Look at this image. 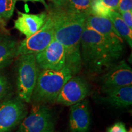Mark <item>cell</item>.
<instances>
[{
  "label": "cell",
  "mask_w": 132,
  "mask_h": 132,
  "mask_svg": "<svg viewBox=\"0 0 132 132\" xmlns=\"http://www.w3.org/2000/svg\"><path fill=\"white\" fill-rule=\"evenodd\" d=\"M107 132H131V130L127 131L124 123L119 122L114 123L107 130Z\"/></svg>",
  "instance_id": "21"
},
{
  "label": "cell",
  "mask_w": 132,
  "mask_h": 132,
  "mask_svg": "<svg viewBox=\"0 0 132 132\" xmlns=\"http://www.w3.org/2000/svg\"><path fill=\"white\" fill-rule=\"evenodd\" d=\"M53 3V5L56 7H65L68 0H48Z\"/></svg>",
  "instance_id": "25"
},
{
  "label": "cell",
  "mask_w": 132,
  "mask_h": 132,
  "mask_svg": "<svg viewBox=\"0 0 132 132\" xmlns=\"http://www.w3.org/2000/svg\"><path fill=\"white\" fill-rule=\"evenodd\" d=\"M72 76L66 66L60 70L40 69L31 102L34 104L55 103L64 84Z\"/></svg>",
  "instance_id": "3"
},
{
  "label": "cell",
  "mask_w": 132,
  "mask_h": 132,
  "mask_svg": "<svg viewBox=\"0 0 132 132\" xmlns=\"http://www.w3.org/2000/svg\"><path fill=\"white\" fill-rule=\"evenodd\" d=\"M102 81L103 92L116 87L132 85L131 67L125 61L116 62L106 71Z\"/></svg>",
  "instance_id": "11"
},
{
  "label": "cell",
  "mask_w": 132,
  "mask_h": 132,
  "mask_svg": "<svg viewBox=\"0 0 132 132\" xmlns=\"http://www.w3.org/2000/svg\"><path fill=\"white\" fill-rule=\"evenodd\" d=\"M19 1H23L24 2H28V1H32V2H39L44 4V6L46 7V9H48V6L47 3L45 2V0H19Z\"/></svg>",
  "instance_id": "26"
},
{
  "label": "cell",
  "mask_w": 132,
  "mask_h": 132,
  "mask_svg": "<svg viewBox=\"0 0 132 132\" xmlns=\"http://www.w3.org/2000/svg\"><path fill=\"white\" fill-rule=\"evenodd\" d=\"M90 92V85L85 78L77 75H73L64 84L55 103L70 106L85 100Z\"/></svg>",
  "instance_id": "9"
},
{
  "label": "cell",
  "mask_w": 132,
  "mask_h": 132,
  "mask_svg": "<svg viewBox=\"0 0 132 132\" xmlns=\"http://www.w3.org/2000/svg\"><path fill=\"white\" fill-rule=\"evenodd\" d=\"M124 22L132 29V11H118Z\"/></svg>",
  "instance_id": "23"
},
{
  "label": "cell",
  "mask_w": 132,
  "mask_h": 132,
  "mask_svg": "<svg viewBox=\"0 0 132 132\" xmlns=\"http://www.w3.org/2000/svg\"><path fill=\"white\" fill-rule=\"evenodd\" d=\"M52 21L54 37L65 51V66L73 75L81 70V37L87 15L72 12L63 7L53 6L47 9Z\"/></svg>",
  "instance_id": "1"
},
{
  "label": "cell",
  "mask_w": 132,
  "mask_h": 132,
  "mask_svg": "<svg viewBox=\"0 0 132 132\" xmlns=\"http://www.w3.org/2000/svg\"><path fill=\"white\" fill-rule=\"evenodd\" d=\"M11 90L9 79L0 71V100L7 96Z\"/></svg>",
  "instance_id": "20"
},
{
  "label": "cell",
  "mask_w": 132,
  "mask_h": 132,
  "mask_svg": "<svg viewBox=\"0 0 132 132\" xmlns=\"http://www.w3.org/2000/svg\"><path fill=\"white\" fill-rule=\"evenodd\" d=\"M69 125L70 132H89L90 112L88 100L85 99L70 106Z\"/></svg>",
  "instance_id": "12"
},
{
  "label": "cell",
  "mask_w": 132,
  "mask_h": 132,
  "mask_svg": "<svg viewBox=\"0 0 132 132\" xmlns=\"http://www.w3.org/2000/svg\"><path fill=\"white\" fill-rule=\"evenodd\" d=\"M117 11H132V0H119Z\"/></svg>",
  "instance_id": "22"
},
{
  "label": "cell",
  "mask_w": 132,
  "mask_h": 132,
  "mask_svg": "<svg viewBox=\"0 0 132 132\" xmlns=\"http://www.w3.org/2000/svg\"><path fill=\"white\" fill-rule=\"evenodd\" d=\"M16 64L17 97L26 103H30L40 69L32 54L19 56Z\"/></svg>",
  "instance_id": "4"
},
{
  "label": "cell",
  "mask_w": 132,
  "mask_h": 132,
  "mask_svg": "<svg viewBox=\"0 0 132 132\" xmlns=\"http://www.w3.org/2000/svg\"><path fill=\"white\" fill-rule=\"evenodd\" d=\"M86 23L106 40L119 59L124 52L125 41L115 29L111 20L108 17L89 14L87 16Z\"/></svg>",
  "instance_id": "7"
},
{
  "label": "cell",
  "mask_w": 132,
  "mask_h": 132,
  "mask_svg": "<svg viewBox=\"0 0 132 132\" xmlns=\"http://www.w3.org/2000/svg\"><path fill=\"white\" fill-rule=\"evenodd\" d=\"M80 44L82 65L90 73L107 71L118 60L106 40L86 22Z\"/></svg>",
  "instance_id": "2"
},
{
  "label": "cell",
  "mask_w": 132,
  "mask_h": 132,
  "mask_svg": "<svg viewBox=\"0 0 132 132\" xmlns=\"http://www.w3.org/2000/svg\"><path fill=\"white\" fill-rule=\"evenodd\" d=\"M19 125L18 132H54L56 119L48 106L37 104Z\"/></svg>",
  "instance_id": "5"
},
{
  "label": "cell",
  "mask_w": 132,
  "mask_h": 132,
  "mask_svg": "<svg viewBox=\"0 0 132 132\" xmlns=\"http://www.w3.org/2000/svg\"><path fill=\"white\" fill-rule=\"evenodd\" d=\"M19 43L9 34L0 31V71L17 57Z\"/></svg>",
  "instance_id": "15"
},
{
  "label": "cell",
  "mask_w": 132,
  "mask_h": 132,
  "mask_svg": "<svg viewBox=\"0 0 132 132\" xmlns=\"http://www.w3.org/2000/svg\"><path fill=\"white\" fill-rule=\"evenodd\" d=\"M4 25V21H3V20L0 19V30H1V29H3Z\"/></svg>",
  "instance_id": "27"
},
{
  "label": "cell",
  "mask_w": 132,
  "mask_h": 132,
  "mask_svg": "<svg viewBox=\"0 0 132 132\" xmlns=\"http://www.w3.org/2000/svg\"><path fill=\"white\" fill-rule=\"evenodd\" d=\"M16 0H0V19H8L13 15Z\"/></svg>",
  "instance_id": "19"
},
{
  "label": "cell",
  "mask_w": 132,
  "mask_h": 132,
  "mask_svg": "<svg viewBox=\"0 0 132 132\" xmlns=\"http://www.w3.org/2000/svg\"><path fill=\"white\" fill-rule=\"evenodd\" d=\"M18 18L14 21V28L28 38L36 33L45 24L47 12L29 14L18 11Z\"/></svg>",
  "instance_id": "13"
},
{
  "label": "cell",
  "mask_w": 132,
  "mask_h": 132,
  "mask_svg": "<svg viewBox=\"0 0 132 132\" xmlns=\"http://www.w3.org/2000/svg\"><path fill=\"white\" fill-rule=\"evenodd\" d=\"M40 69L60 70L65 67V51L63 45L54 39L42 52L35 54Z\"/></svg>",
  "instance_id": "10"
},
{
  "label": "cell",
  "mask_w": 132,
  "mask_h": 132,
  "mask_svg": "<svg viewBox=\"0 0 132 132\" xmlns=\"http://www.w3.org/2000/svg\"><path fill=\"white\" fill-rule=\"evenodd\" d=\"M103 100L114 107L127 108L132 104V85L116 87L103 92Z\"/></svg>",
  "instance_id": "14"
},
{
  "label": "cell",
  "mask_w": 132,
  "mask_h": 132,
  "mask_svg": "<svg viewBox=\"0 0 132 132\" xmlns=\"http://www.w3.org/2000/svg\"><path fill=\"white\" fill-rule=\"evenodd\" d=\"M111 10L106 6L103 0H90V14L95 16L108 17Z\"/></svg>",
  "instance_id": "18"
},
{
  "label": "cell",
  "mask_w": 132,
  "mask_h": 132,
  "mask_svg": "<svg viewBox=\"0 0 132 132\" xmlns=\"http://www.w3.org/2000/svg\"><path fill=\"white\" fill-rule=\"evenodd\" d=\"M26 103L17 96L0 102V132H10L27 115Z\"/></svg>",
  "instance_id": "6"
},
{
  "label": "cell",
  "mask_w": 132,
  "mask_h": 132,
  "mask_svg": "<svg viewBox=\"0 0 132 132\" xmlns=\"http://www.w3.org/2000/svg\"><path fill=\"white\" fill-rule=\"evenodd\" d=\"M53 39V26L52 20L47 15L45 24L39 31L19 43L17 56L22 54L35 55L47 48Z\"/></svg>",
  "instance_id": "8"
},
{
  "label": "cell",
  "mask_w": 132,
  "mask_h": 132,
  "mask_svg": "<svg viewBox=\"0 0 132 132\" xmlns=\"http://www.w3.org/2000/svg\"><path fill=\"white\" fill-rule=\"evenodd\" d=\"M119 0H103V2L106 6L110 8L111 11L118 10V4Z\"/></svg>",
  "instance_id": "24"
},
{
  "label": "cell",
  "mask_w": 132,
  "mask_h": 132,
  "mask_svg": "<svg viewBox=\"0 0 132 132\" xmlns=\"http://www.w3.org/2000/svg\"><path fill=\"white\" fill-rule=\"evenodd\" d=\"M108 18L111 20L115 29L120 34L125 42L132 47V29L123 20L120 14L116 11H111Z\"/></svg>",
  "instance_id": "16"
},
{
  "label": "cell",
  "mask_w": 132,
  "mask_h": 132,
  "mask_svg": "<svg viewBox=\"0 0 132 132\" xmlns=\"http://www.w3.org/2000/svg\"><path fill=\"white\" fill-rule=\"evenodd\" d=\"M63 7L70 12L88 15L90 13V0H68L67 4Z\"/></svg>",
  "instance_id": "17"
}]
</instances>
